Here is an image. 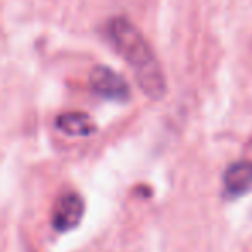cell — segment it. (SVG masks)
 Listing matches in <instances>:
<instances>
[{"instance_id":"1","label":"cell","mask_w":252,"mask_h":252,"mask_svg":"<svg viewBox=\"0 0 252 252\" xmlns=\"http://www.w3.org/2000/svg\"><path fill=\"white\" fill-rule=\"evenodd\" d=\"M109 36L123 59L128 63L138 87L152 100L166 95V80L151 45L140 32L125 18H114L109 23Z\"/></svg>"},{"instance_id":"2","label":"cell","mask_w":252,"mask_h":252,"mask_svg":"<svg viewBox=\"0 0 252 252\" xmlns=\"http://www.w3.org/2000/svg\"><path fill=\"white\" fill-rule=\"evenodd\" d=\"M90 87L97 95L109 100L126 102L130 98V87L116 73L105 66H97L90 73Z\"/></svg>"},{"instance_id":"3","label":"cell","mask_w":252,"mask_h":252,"mask_svg":"<svg viewBox=\"0 0 252 252\" xmlns=\"http://www.w3.org/2000/svg\"><path fill=\"white\" fill-rule=\"evenodd\" d=\"M85 204L76 192H66L57 199L52 213V226L56 231L64 233L76 228L83 220Z\"/></svg>"},{"instance_id":"4","label":"cell","mask_w":252,"mask_h":252,"mask_svg":"<svg viewBox=\"0 0 252 252\" xmlns=\"http://www.w3.org/2000/svg\"><path fill=\"white\" fill-rule=\"evenodd\" d=\"M223 187L226 195L240 197L252 189V162L238 161L233 162L230 168L224 171Z\"/></svg>"},{"instance_id":"5","label":"cell","mask_w":252,"mask_h":252,"mask_svg":"<svg viewBox=\"0 0 252 252\" xmlns=\"http://www.w3.org/2000/svg\"><path fill=\"white\" fill-rule=\"evenodd\" d=\"M57 130L67 137H88L95 133L97 126L92 118L85 112H66L56 119Z\"/></svg>"}]
</instances>
